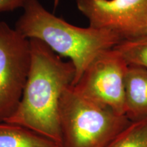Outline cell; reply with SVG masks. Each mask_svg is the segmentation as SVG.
Segmentation results:
<instances>
[{"instance_id":"cell-3","label":"cell","mask_w":147,"mask_h":147,"mask_svg":"<svg viewBox=\"0 0 147 147\" xmlns=\"http://www.w3.org/2000/svg\"><path fill=\"white\" fill-rule=\"evenodd\" d=\"M60 147H106L131 121L82 96L70 85L59 108Z\"/></svg>"},{"instance_id":"cell-1","label":"cell","mask_w":147,"mask_h":147,"mask_svg":"<svg viewBox=\"0 0 147 147\" xmlns=\"http://www.w3.org/2000/svg\"><path fill=\"white\" fill-rule=\"evenodd\" d=\"M29 40L32 64L26 85L17 108L3 122L25 127L60 145L59 102L72 85L76 69L43 42Z\"/></svg>"},{"instance_id":"cell-4","label":"cell","mask_w":147,"mask_h":147,"mask_svg":"<svg viewBox=\"0 0 147 147\" xmlns=\"http://www.w3.org/2000/svg\"><path fill=\"white\" fill-rule=\"evenodd\" d=\"M31 64L30 40L5 22H0V123L17 108Z\"/></svg>"},{"instance_id":"cell-6","label":"cell","mask_w":147,"mask_h":147,"mask_svg":"<svg viewBox=\"0 0 147 147\" xmlns=\"http://www.w3.org/2000/svg\"><path fill=\"white\" fill-rule=\"evenodd\" d=\"M89 25L110 31L123 41L147 36V0H76Z\"/></svg>"},{"instance_id":"cell-12","label":"cell","mask_w":147,"mask_h":147,"mask_svg":"<svg viewBox=\"0 0 147 147\" xmlns=\"http://www.w3.org/2000/svg\"><path fill=\"white\" fill-rule=\"evenodd\" d=\"M61 0H53V5H54V10H56V8H57Z\"/></svg>"},{"instance_id":"cell-10","label":"cell","mask_w":147,"mask_h":147,"mask_svg":"<svg viewBox=\"0 0 147 147\" xmlns=\"http://www.w3.org/2000/svg\"><path fill=\"white\" fill-rule=\"evenodd\" d=\"M115 48L121 53L129 65H138L147 68V36L123 41Z\"/></svg>"},{"instance_id":"cell-7","label":"cell","mask_w":147,"mask_h":147,"mask_svg":"<svg viewBox=\"0 0 147 147\" xmlns=\"http://www.w3.org/2000/svg\"><path fill=\"white\" fill-rule=\"evenodd\" d=\"M125 115L131 121L147 117V68L129 65L125 82Z\"/></svg>"},{"instance_id":"cell-11","label":"cell","mask_w":147,"mask_h":147,"mask_svg":"<svg viewBox=\"0 0 147 147\" xmlns=\"http://www.w3.org/2000/svg\"><path fill=\"white\" fill-rule=\"evenodd\" d=\"M27 0H0V13L23 8Z\"/></svg>"},{"instance_id":"cell-9","label":"cell","mask_w":147,"mask_h":147,"mask_svg":"<svg viewBox=\"0 0 147 147\" xmlns=\"http://www.w3.org/2000/svg\"><path fill=\"white\" fill-rule=\"evenodd\" d=\"M106 147H147V117L131 121Z\"/></svg>"},{"instance_id":"cell-8","label":"cell","mask_w":147,"mask_h":147,"mask_svg":"<svg viewBox=\"0 0 147 147\" xmlns=\"http://www.w3.org/2000/svg\"><path fill=\"white\" fill-rule=\"evenodd\" d=\"M0 147H60V145L25 127L1 122Z\"/></svg>"},{"instance_id":"cell-2","label":"cell","mask_w":147,"mask_h":147,"mask_svg":"<svg viewBox=\"0 0 147 147\" xmlns=\"http://www.w3.org/2000/svg\"><path fill=\"white\" fill-rule=\"evenodd\" d=\"M23 9L15 29L25 38L40 40L56 54L69 58L76 69L72 85L97 55L123 42L110 31L71 25L48 11L39 0H27Z\"/></svg>"},{"instance_id":"cell-5","label":"cell","mask_w":147,"mask_h":147,"mask_svg":"<svg viewBox=\"0 0 147 147\" xmlns=\"http://www.w3.org/2000/svg\"><path fill=\"white\" fill-rule=\"evenodd\" d=\"M128 67L118 50L108 49L95 57L71 86L82 96L125 115V82Z\"/></svg>"}]
</instances>
